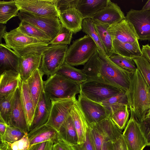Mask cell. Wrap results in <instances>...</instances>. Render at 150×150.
<instances>
[{
	"instance_id": "6da1fadb",
	"label": "cell",
	"mask_w": 150,
	"mask_h": 150,
	"mask_svg": "<svg viewBox=\"0 0 150 150\" xmlns=\"http://www.w3.org/2000/svg\"><path fill=\"white\" fill-rule=\"evenodd\" d=\"M82 70L87 81L112 86L126 93L133 72L116 64L98 49Z\"/></svg>"
},
{
	"instance_id": "7a4b0ae2",
	"label": "cell",
	"mask_w": 150,
	"mask_h": 150,
	"mask_svg": "<svg viewBox=\"0 0 150 150\" xmlns=\"http://www.w3.org/2000/svg\"><path fill=\"white\" fill-rule=\"evenodd\" d=\"M127 96L130 118L141 124L150 110V91L137 68L132 76Z\"/></svg>"
},
{
	"instance_id": "3957f363",
	"label": "cell",
	"mask_w": 150,
	"mask_h": 150,
	"mask_svg": "<svg viewBox=\"0 0 150 150\" xmlns=\"http://www.w3.org/2000/svg\"><path fill=\"white\" fill-rule=\"evenodd\" d=\"M44 88L51 101L71 98L80 92L79 84L56 73L44 81Z\"/></svg>"
},
{
	"instance_id": "277c9868",
	"label": "cell",
	"mask_w": 150,
	"mask_h": 150,
	"mask_svg": "<svg viewBox=\"0 0 150 150\" xmlns=\"http://www.w3.org/2000/svg\"><path fill=\"white\" fill-rule=\"evenodd\" d=\"M97 49V45L92 38L85 35L73 42L68 48L65 62L72 66L84 65Z\"/></svg>"
},
{
	"instance_id": "5b68a950",
	"label": "cell",
	"mask_w": 150,
	"mask_h": 150,
	"mask_svg": "<svg viewBox=\"0 0 150 150\" xmlns=\"http://www.w3.org/2000/svg\"><path fill=\"white\" fill-rule=\"evenodd\" d=\"M67 45H49L42 54L39 68L48 78L55 74L65 62Z\"/></svg>"
},
{
	"instance_id": "8992f818",
	"label": "cell",
	"mask_w": 150,
	"mask_h": 150,
	"mask_svg": "<svg viewBox=\"0 0 150 150\" xmlns=\"http://www.w3.org/2000/svg\"><path fill=\"white\" fill-rule=\"evenodd\" d=\"M89 126L96 150H100L105 142H116L123 133L109 117Z\"/></svg>"
},
{
	"instance_id": "52a82bcc",
	"label": "cell",
	"mask_w": 150,
	"mask_h": 150,
	"mask_svg": "<svg viewBox=\"0 0 150 150\" xmlns=\"http://www.w3.org/2000/svg\"><path fill=\"white\" fill-rule=\"evenodd\" d=\"M79 86L80 93L92 101L100 104L123 91L112 86L90 81H87L82 83Z\"/></svg>"
},
{
	"instance_id": "ba28073f",
	"label": "cell",
	"mask_w": 150,
	"mask_h": 150,
	"mask_svg": "<svg viewBox=\"0 0 150 150\" xmlns=\"http://www.w3.org/2000/svg\"><path fill=\"white\" fill-rule=\"evenodd\" d=\"M18 16L21 21L28 22L41 30L51 40L55 37L62 26L58 17H39L21 10H20Z\"/></svg>"
},
{
	"instance_id": "9c48e42d",
	"label": "cell",
	"mask_w": 150,
	"mask_h": 150,
	"mask_svg": "<svg viewBox=\"0 0 150 150\" xmlns=\"http://www.w3.org/2000/svg\"><path fill=\"white\" fill-rule=\"evenodd\" d=\"M15 1L20 10L28 12L39 17H59V13L56 7V0Z\"/></svg>"
},
{
	"instance_id": "30bf717a",
	"label": "cell",
	"mask_w": 150,
	"mask_h": 150,
	"mask_svg": "<svg viewBox=\"0 0 150 150\" xmlns=\"http://www.w3.org/2000/svg\"><path fill=\"white\" fill-rule=\"evenodd\" d=\"M125 19L133 26L138 40H150V10L131 9Z\"/></svg>"
},
{
	"instance_id": "8fae6325",
	"label": "cell",
	"mask_w": 150,
	"mask_h": 150,
	"mask_svg": "<svg viewBox=\"0 0 150 150\" xmlns=\"http://www.w3.org/2000/svg\"><path fill=\"white\" fill-rule=\"evenodd\" d=\"M77 100L75 96L71 98L51 101L50 114L46 124L52 126L59 132Z\"/></svg>"
},
{
	"instance_id": "7c38bea8",
	"label": "cell",
	"mask_w": 150,
	"mask_h": 150,
	"mask_svg": "<svg viewBox=\"0 0 150 150\" xmlns=\"http://www.w3.org/2000/svg\"><path fill=\"white\" fill-rule=\"evenodd\" d=\"M77 101L89 126L109 117L106 110L101 104L92 101L80 93Z\"/></svg>"
},
{
	"instance_id": "4fadbf2b",
	"label": "cell",
	"mask_w": 150,
	"mask_h": 150,
	"mask_svg": "<svg viewBox=\"0 0 150 150\" xmlns=\"http://www.w3.org/2000/svg\"><path fill=\"white\" fill-rule=\"evenodd\" d=\"M122 135L128 150H143L147 146L140 124L132 118H130Z\"/></svg>"
},
{
	"instance_id": "5bb4252c",
	"label": "cell",
	"mask_w": 150,
	"mask_h": 150,
	"mask_svg": "<svg viewBox=\"0 0 150 150\" xmlns=\"http://www.w3.org/2000/svg\"><path fill=\"white\" fill-rule=\"evenodd\" d=\"M20 87L18 88L15 91L8 125L17 127L28 133L30 130L22 102Z\"/></svg>"
},
{
	"instance_id": "9a60e30c",
	"label": "cell",
	"mask_w": 150,
	"mask_h": 150,
	"mask_svg": "<svg viewBox=\"0 0 150 150\" xmlns=\"http://www.w3.org/2000/svg\"><path fill=\"white\" fill-rule=\"evenodd\" d=\"M108 30L113 40L123 43H139L133 26L125 19L116 24L109 26Z\"/></svg>"
},
{
	"instance_id": "2e32d148",
	"label": "cell",
	"mask_w": 150,
	"mask_h": 150,
	"mask_svg": "<svg viewBox=\"0 0 150 150\" xmlns=\"http://www.w3.org/2000/svg\"><path fill=\"white\" fill-rule=\"evenodd\" d=\"M125 16L117 4L111 2L91 18L93 21L110 26L125 19Z\"/></svg>"
},
{
	"instance_id": "e0dca14e",
	"label": "cell",
	"mask_w": 150,
	"mask_h": 150,
	"mask_svg": "<svg viewBox=\"0 0 150 150\" xmlns=\"http://www.w3.org/2000/svg\"><path fill=\"white\" fill-rule=\"evenodd\" d=\"M3 38L6 45L15 51L33 44L47 42L28 36L19 31L16 28L6 32Z\"/></svg>"
},
{
	"instance_id": "ac0fdd59",
	"label": "cell",
	"mask_w": 150,
	"mask_h": 150,
	"mask_svg": "<svg viewBox=\"0 0 150 150\" xmlns=\"http://www.w3.org/2000/svg\"><path fill=\"white\" fill-rule=\"evenodd\" d=\"M42 54L30 53L20 57L18 72L22 81L26 80L37 69L40 68Z\"/></svg>"
},
{
	"instance_id": "d6986e66",
	"label": "cell",
	"mask_w": 150,
	"mask_h": 150,
	"mask_svg": "<svg viewBox=\"0 0 150 150\" xmlns=\"http://www.w3.org/2000/svg\"><path fill=\"white\" fill-rule=\"evenodd\" d=\"M30 146L48 141L54 142L59 137V132L46 124L36 127L28 134Z\"/></svg>"
},
{
	"instance_id": "ffe728a7",
	"label": "cell",
	"mask_w": 150,
	"mask_h": 150,
	"mask_svg": "<svg viewBox=\"0 0 150 150\" xmlns=\"http://www.w3.org/2000/svg\"><path fill=\"white\" fill-rule=\"evenodd\" d=\"M22 80L19 73L10 70L0 74V99L15 91L21 86Z\"/></svg>"
},
{
	"instance_id": "44dd1931",
	"label": "cell",
	"mask_w": 150,
	"mask_h": 150,
	"mask_svg": "<svg viewBox=\"0 0 150 150\" xmlns=\"http://www.w3.org/2000/svg\"><path fill=\"white\" fill-rule=\"evenodd\" d=\"M59 18L62 25L73 34H76L82 30L83 19L77 8H71L60 13Z\"/></svg>"
},
{
	"instance_id": "7402d4cb",
	"label": "cell",
	"mask_w": 150,
	"mask_h": 150,
	"mask_svg": "<svg viewBox=\"0 0 150 150\" xmlns=\"http://www.w3.org/2000/svg\"><path fill=\"white\" fill-rule=\"evenodd\" d=\"M20 56L5 44H0V74L12 70L18 72ZM19 73V72H18Z\"/></svg>"
},
{
	"instance_id": "603a6c76",
	"label": "cell",
	"mask_w": 150,
	"mask_h": 150,
	"mask_svg": "<svg viewBox=\"0 0 150 150\" xmlns=\"http://www.w3.org/2000/svg\"><path fill=\"white\" fill-rule=\"evenodd\" d=\"M70 115L77 132V144H83L85 141L89 126L78 104L77 100L73 106Z\"/></svg>"
},
{
	"instance_id": "cb8c5ba5",
	"label": "cell",
	"mask_w": 150,
	"mask_h": 150,
	"mask_svg": "<svg viewBox=\"0 0 150 150\" xmlns=\"http://www.w3.org/2000/svg\"><path fill=\"white\" fill-rule=\"evenodd\" d=\"M43 75L40 69H38L26 80L35 110L38 103L45 93L44 81L42 79Z\"/></svg>"
},
{
	"instance_id": "d4e9b609",
	"label": "cell",
	"mask_w": 150,
	"mask_h": 150,
	"mask_svg": "<svg viewBox=\"0 0 150 150\" xmlns=\"http://www.w3.org/2000/svg\"><path fill=\"white\" fill-rule=\"evenodd\" d=\"M51 105V100L44 93L38 104L30 131L47 123L50 115Z\"/></svg>"
},
{
	"instance_id": "484cf974",
	"label": "cell",
	"mask_w": 150,
	"mask_h": 150,
	"mask_svg": "<svg viewBox=\"0 0 150 150\" xmlns=\"http://www.w3.org/2000/svg\"><path fill=\"white\" fill-rule=\"evenodd\" d=\"M111 1L110 0H79L77 8L83 19L91 18Z\"/></svg>"
},
{
	"instance_id": "4316f807",
	"label": "cell",
	"mask_w": 150,
	"mask_h": 150,
	"mask_svg": "<svg viewBox=\"0 0 150 150\" xmlns=\"http://www.w3.org/2000/svg\"><path fill=\"white\" fill-rule=\"evenodd\" d=\"M20 88L22 102L30 131L34 117L35 109L26 81H22Z\"/></svg>"
},
{
	"instance_id": "83f0119b",
	"label": "cell",
	"mask_w": 150,
	"mask_h": 150,
	"mask_svg": "<svg viewBox=\"0 0 150 150\" xmlns=\"http://www.w3.org/2000/svg\"><path fill=\"white\" fill-rule=\"evenodd\" d=\"M114 54L132 58L143 55L139 43H123L113 40Z\"/></svg>"
},
{
	"instance_id": "f1b7e54d",
	"label": "cell",
	"mask_w": 150,
	"mask_h": 150,
	"mask_svg": "<svg viewBox=\"0 0 150 150\" xmlns=\"http://www.w3.org/2000/svg\"><path fill=\"white\" fill-rule=\"evenodd\" d=\"M56 73L79 84L87 80L86 76L82 70L76 69L65 62Z\"/></svg>"
},
{
	"instance_id": "f546056e",
	"label": "cell",
	"mask_w": 150,
	"mask_h": 150,
	"mask_svg": "<svg viewBox=\"0 0 150 150\" xmlns=\"http://www.w3.org/2000/svg\"><path fill=\"white\" fill-rule=\"evenodd\" d=\"M93 23L101 42L105 48L106 55L109 58L115 54L113 49V39L108 30L109 26L93 21Z\"/></svg>"
},
{
	"instance_id": "4dcf8cb0",
	"label": "cell",
	"mask_w": 150,
	"mask_h": 150,
	"mask_svg": "<svg viewBox=\"0 0 150 150\" xmlns=\"http://www.w3.org/2000/svg\"><path fill=\"white\" fill-rule=\"evenodd\" d=\"M59 137L71 146L77 144L78 135L70 115L60 129Z\"/></svg>"
},
{
	"instance_id": "1f68e13d",
	"label": "cell",
	"mask_w": 150,
	"mask_h": 150,
	"mask_svg": "<svg viewBox=\"0 0 150 150\" xmlns=\"http://www.w3.org/2000/svg\"><path fill=\"white\" fill-rule=\"evenodd\" d=\"M127 93L122 91L103 102L101 104L104 107L109 115L127 104Z\"/></svg>"
},
{
	"instance_id": "d6a6232c",
	"label": "cell",
	"mask_w": 150,
	"mask_h": 150,
	"mask_svg": "<svg viewBox=\"0 0 150 150\" xmlns=\"http://www.w3.org/2000/svg\"><path fill=\"white\" fill-rule=\"evenodd\" d=\"M19 7L15 0L0 1V23L6 24L13 17L18 16Z\"/></svg>"
},
{
	"instance_id": "836d02e7",
	"label": "cell",
	"mask_w": 150,
	"mask_h": 150,
	"mask_svg": "<svg viewBox=\"0 0 150 150\" xmlns=\"http://www.w3.org/2000/svg\"><path fill=\"white\" fill-rule=\"evenodd\" d=\"M16 28L20 32L29 37L48 43L51 40L42 31L25 21H21Z\"/></svg>"
},
{
	"instance_id": "e575fe53",
	"label": "cell",
	"mask_w": 150,
	"mask_h": 150,
	"mask_svg": "<svg viewBox=\"0 0 150 150\" xmlns=\"http://www.w3.org/2000/svg\"><path fill=\"white\" fill-rule=\"evenodd\" d=\"M82 27L83 32L90 37L96 43L98 49L106 55L105 50L101 42L92 18L84 19L82 23Z\"/></svg>"
},
{
	"instance_id": "d590c367",
	"label": "cell",
	"mask_w": 150,
	"mask_h": 150,
	"mask_svg": "<svg viewBox=\"0 0 150 150\" xmlns=\"http://www.w3.org/2000/svg\"><path fill=\"white\" fill-rule=\"evenodd\" d=\"M16 90L8 96L0 99V120L7 125Z\"/></svg>"
},
{
	"instance_id": "8d00e7d4",
	"label": "cell",
	"mask_w": 150,
	"mask_h": 150,
	"mask_svg": "<svg viewBox=\"0 0 150 150\" xmlns=\"http://www.w3.org/2000/svg\"><path fill=\"white\" fill-rule=\"evenodd\" d=\"M127 105L115 111L109 117L116 126L120 130L126 126L128 119L129 111Z\"/></svg>"
},
{
	"instance_id": "74e56055",
	"label": "cell",
	"mask_w": 150,
	"mask_h": 150,
	"mask_svg": "<svg viewBox=\"0 0 150 150\" xmlns=\"http://www.w3.org/2000/svg\"><path fill=\"white\" fill-rule=\"evenodd\" d=\"M150 91V63L143 55L132 58Z\"/></svg>"
},
{
	"instance_id": "f35d334b",
	"label": "cell",
	"mask_w": 150,
	"mask_h": 150,
	"mask_svg": "<svg viewBox=\"0 0 150 150\" xmlns=\"http://www.w3.org/2000/svg\"><path fill=\"white\" fill-rule=\"evenodd\" d=\"M73 33L70 30L62 26L55 37L49 43L51 45H68L71 42Z\"/></svg>"
},
{
	"instance_id": "ab89813d",
	"label": "cell",
	"mask_w": 150,
	"mask_h": 150,
	"mask_svg": "<svg viewBox=\"0 0 150 150\" xmlns=\"http://www.w3.org/2000/svg\"><path fill=\"white\" fill-rule=\"evenodd\" d=\"M26 133L19 128L8 125L4 134L0 138L1 141L11 143L21 139Z\"/></svg>"
},
{
	"instance_id": "60d3db41",
	"label": "cell",
	"mask_w": 150,
	"mask_h": 150,
	"mask_svg": "<svg viewBox=\"0 0 150 150\" xmlns=\"http://www.w3.org/2000/svg\"><path fill=\"white\" fill-rule=\"evenodd\" d=\"M112 61L121 68L134 72L137 69L136 66L132 58L114 54L109 57Z\"/></svg>"
},
{
	"instance_id": "b9f144b4",
	"label": "cell",
	"mask_w": 150,
	"mask_h": 150,
	"mask_svg": "<svg viewBox=\"0 0 150 150\" xmlns=\"http://www.w3.org/2000/svg\"><path fill=\"white\" fill-rule=\"evenodd\" d=\"M73 150H96L89 127L86 134V140L84 143L77 144L71 146Z\"/></svg>"
},
{
	"instance_id": "7bdbcfd3",
	"label": "cell",
	"mask_w": 150,
	"mask_h": 150,
	"mask_svg": "<svg viewBox=\"0 0 150 150\" xmlns=\"http://www.w3.org/2000/svg\"><path fill=\"white\" fill-rule=\"evenodd\" d=\"M27 133L20 139L12 143L6 142L11 150H26L30 146L29 140Z\"/></svg>"
},
{
	"instance_id": "ee69618b",
	"label": "cell",
	"mask_w": 150,
	"mask_h": 150,
	"mask_svg": "<svg viewBox=\"0 0 150 150\" xmlns=\"http://www.w3.org/2000/svg\"><path fill=\"white\" fill-rule=\"evenodd\" d=\"M79 0H56L57 9L59 13L72 8H77Z\"/></svg>"
},
{
	"instance_id": "f6af8a7d",
	"label": "cell",
	"mask_w": 150,
	"mask_h": 150,
	"mask_svg": "<svg viewBox=\"0 0 150 150\" xmlns=\"http://www.w3.org/2000/svg\"><path fill=\"white\" fill-rule=\"evenodd\" d=\"M52 150H73L71 146L59 137L55 141Z\"/></svg>"
},
{
	"instance_id": "bcb514c9",
	"label": "cell",
	"mask_w": 150,
	"mask_h": 150,
	"mask_svg": "<svg viewBox=\"0 0 150 150\" xmlns=\"http://www.w3.org/2000/svg\"><path fill=\"white\" fill-rule=\"evenodd\" d=\"M112 144L114 150H128L122 135Z\"/></svg>"
},
{
	"instance_id": "7dc6e473",
	"label": "cell",
	"mask_w": 150,
	"mask_h": 150,
	"mask_svg": "<svg viewBox=\"0 0 150 150\" xmlns=\"http://www.w3.org/2000/svg\"><path fill=\"white\" fill-rule=\"evenodd\" d=\"M54 142L48 141L35 144L33 150H52Z\"/></svg>"
},
{
	"instance_id": "c3c4849f",
	"label": "cell",
	"mask_w": 150,
	"mask_h": 150,
	"mask_svg": "<svg viewBox=\"0 0 150 150\" xmlns=\"http://www.w3.org/2000/svg\"><path fill=\"white\" fill-rule=\"evenodd\" d=\"M141 51L143 55L150 63V46L148 44L142 45Z\"/></svg>"
},
{
	"instance_id": "681fc988",
	"label": "cell",
	"mask_w": 150,
	"mask_h": 150,
	"mask_svg": "<svg viewBox=\"0 0 150 150\" xmlns=\"http://www.w3.org/2000/svg\"><path fill=\"white\" fill-rule=\"evenodd\" d=\"M0 138L4 134L8 125L3 120H0Z\"/></svg>"
},
{
	"instance_id": "f907efd6",
	"label": "cell",
	"mask_w": 150,
	"mask_h": 150,
	"mask_svg": "<svg viewBox=\"0 0 150 150\" xmlns=\"http://www.w3.org/2000/svg\"><path fill=\"white\" fill-rule=\"evenodd\" d=\"M100 150H114L112 142L108 141L104 142L102 144Z\"/></svg>"
},
{
	"instance_id": "816d5d0a",
	"label": "cell",
	"mask_w": 150,
	"mask_h": 150,
	"mask_svg": "<svg viewBox=\"0 0 150 150\" xmlns=\"http://www.w3.org/2000/svg\"><path fill=\"white\" fill-rule=\"evenodd\" d=\"M35 145L30 146L26 150H33L35 147ZM0 150H11L8 148L6 142H1L0 145Z\"/></svg>"
},
{
	"instance_id": "f5cc1de1",
	"label": "cell",
	"mask_w": 150,
	"mask_h": 150,
	"mask_svg": "<svg viewBox=\"0 0 150 150\" xmlns=\"http://www.w3.org/2000/svg\"><path fill=\"white\" fill-rule=\"evenodd\" d=\"M6 27L4 24L0 23V44L1 43L2 38L6 31Z\"/></svg>"
},
{
	"instance_id": "db71d44e",
	"label": "cell",
	"mask_w": 150,
	"mask_h": 150,
	"mask_svg": "<svg viewBox=\"0 0 150 150\" xmlns=\"http://www.w3.org/2000/svg\"><path fill=\"white\" fill-rule=\"evenodd\" d=\"M142 9L143 10H150V0L147 1Z\"/></svg>"
},
{
	"instance_id": "11a10c76",
	"label": "cell",
	"mask_w": 150,
	"mask_h": 150,
	"mask_svg": "<svg viewBox=\"0 0 150 150\" xmlns=\"http://www.w3.org/2000/svg\"><path fill=\"white\" fill-rule=\"evenodd\" d=\"M147 146H150V130L146 136Z\"/></svg>"
}]
</instances>
